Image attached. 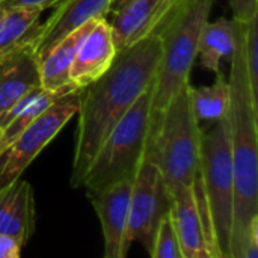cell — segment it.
Instances as JSON below:
<instances>
[{
    "instance_id": "obj_7",
    "label": "cell",
    "mask_w": 258,
    "mask_h": 258,
    "mask_svg": "<svg viewBox=\"0 0 258 258\" xmlns=\"http://www.w3.org/2000/svg\"><path fill=\"white\" fill-rule=\"evenodd\" d=\"M82 91L83 88H77L56 100L8 147L0 157V187L20 178L36 156L79 112Z\"/></svg>"
},
{
    "instance_id": "obj_8",
    "label": "cell",
    "mask_w": 258,
    "mask_h": 258,
    "mask_svg": "<svg viewBox=\"0 0 258 258\" xmlns=\"http://www.w3.org/2000/svg\"><path fill=\"white\" fill-rule=\"evenodd\" d=\"M171 192L157 165L145 157L133 180L127 242H135L150 254L160 219L171 210Z\"/></svg>"
},
{
    "instance_id": "obj_3",
    "label": "cell",
    "mask_w": 258,
    "mask_h": 258,
    "mask_svg": "<svg viewBox=\"0 0 258 258\" xmlns=\"http://www.w3.org/2000/svg\"><path fill=\"white\" fill-rule=\"evenodd\" d=\"M215 0H177L153 32L160 38L162 54L153 83V124L180 88L189 82L198 41Z\"/></svg>"
},
{
    "instance_id": "obj_21",
    "label": "cell",
    "mask_w": 258,
    "mask_h": 258,
    "mask_svg": "<svg viewBox=\"0 0 258 258\" xmlns=\"http://www.w3.org/2000/svg\"><path fill=\"white\" fill-rule=\"evenodd\" d=\"M150 257L183 258L181 249H180L178 236H177L175 225H174V219H172V215H171V210L160 219V222L157 225Z\"/></svg>"
},
{
    "instance_id": "obj_22",
    "label": "cell",
    "mask_w": 258,
    "mask_h": 258,
    "mask_svg": "<svg viewBox=\"0 0 258 258\" xmlns=\"http://www.w3.org/2000/svg\"><path fill=\"white\" fill-rule=\"evenodd\" d=\"M245 60L252 98L258 103V15L246 21L245 27Z\"/></svg>"
},
{
    "instance_id": "obj_26",
    "label": "cell",
    "mask_w": 258,
    "mask_h": 258,
    "mask_svg": "<svg viewBox=\"0 0 258 258\" xmlns=\"http://www.w3.org/2000/svg\"><path fill=\"white\" fill-rule=\"evenodd\" d=\"M130 0H110V6H109V14L115 12L118 9H121L122 6H125Z\"/></svg>"
},
{
    "instance_id": "obj_23",
    "label": "cell",
    "mask_w": 258,
    "mask_h": 258,
    "mask_svg": "<svg viewBox=\"0 0 258 258\" xmlns=\"http://www.w3.org/2000/svg\"><path fill=\"white\" fill-rule=\"evenodd\" d=\"M233 18L239 21H249L258 15V0H228Z\"/></svg>"
},
{
    "instance_id": "obj_1",
    "label": "cell",
    "mask_w": 258,
    "mask_h": 258,
    "mask_svg": "<svg viewBox=\"0 0 258 258\" xmlns=\"http://www.w3.org/2000/svg\"><path fill=\"white\" fill-rule=\"evenodd\" d=\"M162 54L156 32L118 51L109 70L82 91L70 184L80 189L100 145L156 79Z\"/></svg>"
},
{
    "instance_id": "obj_12",
    "label": "cell",
    "mask_w": 258,
    "mask_h": 258,
    "mask_svg": "<svg viewBox=\"0 0 258 258\" xmlns=\"http://www.w3.org/2000/svg\"><path fill=\"white\" fill-rule=\"evenodd\" d=\"M39 57L27 39L0 57V116L21 97L41 88Z\"/></svg>"
},
{
    "instance_id": "obj_15",
    "label": "cell",
    "mask_w": 258,
    "mask_h": 258,
    "mask_svg": "<svg viewBox=\"0 0 258 258\" xmlns=\"http://www.w3.org/2000/svg\"><path fill=\"white\" fill-rule=\"evenodd\" d=\"M35 233V197L32 186L17 178L0 187V234L21 246Z\"/></svg>"
},
{
    "instance_id": "obj_27",
    "label": "cell",
    "mask_w": 258,
    "mask_h": 258,
    "mask_svg": "<svg viewBox=\"0 0 258 258\" xmlns=\"http://www.w3.org/2000/svg\"><path fill=\"white\" fill-rule=\"evenodd\" d=\"M6 8H8V6H5V5L0 2V18H2V17H3V14L6 12Z\"/></svg>"
},
{
    "instance_id": "obj_24",
    "label": "cell",
    "mask_w": 258,
    "mask_h": 258,
    "mask_svg": "<svg viewBox=\"0 0 258 258\" xmlns=\"http://www.w3.org/2000/svg\"><path fill=\"white\" fill-rule=\"evenodd\" d=\"M21 248L23 246L14 239L0 234V258H18Z\"/></svg>"
},
{
    "instance_id": "obj_11",
    "label": "cell",
    "mask_w": 258,
    "mask_h": 258,
    "mask_svg": "<svg viewBox=\"0 0 258 258\" xmlns=\"http://www.w3.org/2000/svg\"><path fill=\"white\" fill-rule=\"evenodd\" d=\"M110 0H62L53 14L39 23L32 35L38 57L41 59L65 35L83 23L109 15Z\"/></svg>"
},
{
    "instance_id": "obj_20",
    "label": "cell",
    "mask_w": 258,
    "mask_h": 258,
    "mask_svg": "<svg viewBox=\"0 0 258 258\" xmlns=\"http://www.w3.org/2000/svg\"><path fill=\"white\" fill-rule=\"evenodd\" d=\"M189 97L198 122L225 119L230 101V89L228 80L222 73L216 74V80L210 86L194 88L189 85Z\"/></svg>"
},
{
    "instance_id": "obj_10",
    "label": "cell",
    "mask_w": 258,
    "mask_h": 258,
    "mask_svg": "<svg viewBox=\"0 0 258 258\" xmlns=\"http://www.w3.org/2000/svg\"><path fill=\"white\" fill-rule=\"evenodd\" d=\"M171 198V215L183 258H218L212 230L197 203L194 186H175Z\"/></svg>"
},
{
    "instance_id": "obj_16",
    "label": "cell",
    "mask_w": 258,
    "mask_h": 258,
    "mask_svg": "<svg viewBox=\"0 0 258 258\" xmlns=\"http://www.w3.org/2000/svg\"><path fill=\"white\" fill-rule=\"evenodd\" d=\"M74 89H77V86L73 83L56 89H44L41 86L30 91L9 107L0 116V157L30 122L45 112L56 100Z\"/></svg>"
},
{
    "instance_id": "obj_2",
    "label": "cell",
    "mask_w": 258,
    "mask_h": 258,
    "mask_svg": "<svg viewBox=\"0 0 258 258\" xmlns=\"http://www.w3.org/2000/svg\"><path fill=\"white\" fill-rule=\"evenodd\" d=\"M246 21L234 20L236 45L230 59L228 139L234 171L231 258L258 257V103L252 98L245 60Z\"/></svg>"
},
{
    "instance_id": "obj_6",
    "label": "cell",
    "mask_w": 258,
    "mask_h": 258,
    "mask_svg": "<svg viewBox=\"0 0 258 258\" xmlns=\"http://www.w3.org/2000/svg\"><path fill=\"white\" fill-rule=\"evenodd\" d=\"M200 177L209 209L218 258H231L230 243L234 218V171L227 121L201 136Z\"/></svg>"
},
{
    "instance_id": "obj_17",
    "label": "cell",
    "mask_w": 258,
    "mask_h": 258,
    "mask_svg": "<svg viewBox=\"0 0 258 258\" xmlns=\"http://www.w3.org/2000/svg\"><path fill=\"white\" fill-rule=\"evenodd\" d=\"M95 20H89L65 35L39 59V76L44 89H56L71 83L70 68L83 38L91 30Z\"/></svg>"
},
{
    "instance_id": "obj_14",
    "label": "cell",
    "mask_w": 258,
    "mask_h": 258,
    "mask_svg": "<svg viewBox=\"0 0 258 258\" xmlns=\"http://www.w3.org/2000/svg\"><path fill=\"white\" fill-rule=\"evenodd\" d=\"M177 0H130L121 9L110 12L112 33L116 50L121 51L151 33Z\"/></svg>"
},
{
    "instance_id": "obj_19",
    "label": "cell",
    "mask_w": 258,
    "mask_h": 258,
    "mask_svg": "<svg viewBox=\"0 0 258 258\" xmlns=\"http://www.w3.org/2000/svg\"><path fill=\"white\" fill-rule=\"evenodd\" d=\"M42 9L35 6H8L0 18V57L27 39L39 24Z\"/></svg>"
},
{
    "instance_id": "obj_18",
    "label": "cell",
    "mask_w": 258,
    "mask_h": 258,
    "mask_svg": "<svg viewBox=\"0 0 258 258\" xmlns=\"http://www.w3.org/2000/svg\"><path fill=\"white\" fill-rule=\"evenodd\" d=\"M234 45V18L221 17L212 23L207 20L200 35L197 56L206 70L218 74L221 73V62L231 59Z\"/></svg>"
},
{
    "instance_id": "obj_5",
    "label": "cell",
    "mask_w": 258,
    "mask_h": 258,
    "mask_svg": "<svg viewBox=\"0 0 258 258\" xmlns=\"http://www.w3.org/2000/svg\"><path fill=\"white\" fill-rule=\"evenodd\" d=\"M151 98L153 85L138 97L100 145L82 183L88 195L110 183L136 177L151 139Z\"/></svg>"
},
{
    "instance_id": "obj_13",
    "label": "cell",
    "mask_w": 258,
    "mask_h": 258,
    "mask_svg": "<svg viewBox=\"0 0 258 258\" xmlns=\"http://www.w3.org/2000/svg\"><path fill=\"white\" fill-rule=\"evenodd\" d=\"M118 50L113 39L110 23L104 18H97L91 30L83 38L77 54L70 68V82L77 88H85L100 76H103Z\"/></svg>"
},
{
    "instance_id": "obj_9",
    "label": "cell",
    "mask_w": 258,
    "mask_h": 258,
    "mask_svg": "<svg viewBox=\"0 0 258 258\" xmlns=\"http://www.w3.org/2000/svg\"><path fill=\"white\" fill-rule=\"evenodd\" d=\"M133 180L124 178L88 195L101 224L106 258H124L130 249L127 228Z\"/></svg>"
},
{
    "instance_id": "obj_25",
    "label": "cell",
    "mask_w": 258,
    "mask_h": 258,
    "mask_svg": "<svg viewBox=\"0 0 258 258\" xmlns=\"http://www.w3.org/2000/svg\"><path fill=\"white\" fill-rule=\"evenodd\" d=\"M5 6H35L39 9L56 8L62 0H0Z\"/></svg>"
},
{
    "instance_id": "obj_4",
    "label": "cell",
    "mask_w": 258,
    "mask_h": 258,
    "mask_svg": "<svg viewBox=\"0 0 258 258\" xmlns=\"http://www.w3.org/2000/svg\"><path fill=\"white\" fill-rule=\"evenodd\" d=\"M189 85L180 88L151 125L147 157L160 169L169 192L175 186L192 184L200 171L203 132L190 106Z\"/></svg>"
}]
</instances>
